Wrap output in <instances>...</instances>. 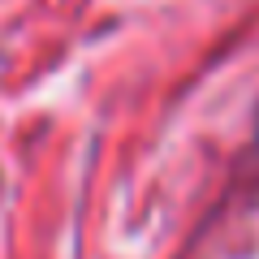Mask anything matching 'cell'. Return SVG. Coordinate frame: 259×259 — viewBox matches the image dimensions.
I'll use <instances>...</instances> for the list:
<instances>
[{
    "instance_id": "1",
    "label": "cell",
    "mask_w": 259,
    "mask_h": 259,
    "mask_svg": "<svg viewBox=\"0 0 259 259\" xmlns=\"http://www.w3.org/2000/svg\"><path fill=\"white\" fill-rule=\"evenodd\" d=\"M255 143H259V108H255Z\"/></svg>"
}]
</instances>
